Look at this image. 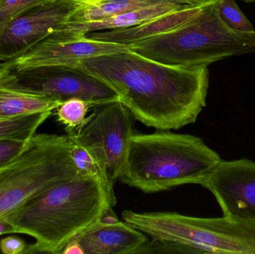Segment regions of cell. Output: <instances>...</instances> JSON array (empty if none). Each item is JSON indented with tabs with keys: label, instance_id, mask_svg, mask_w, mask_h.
<instances>
[{
	"label": "cell",
	"instance_id": "obj_1",
	"mask_svg": "<svg viewBox=\"0 0 255 254\" xmlns=\"http://www.w3.org/2000/svg\"><path fill=\"white\" fill-rule=\"evenodd\" d=\"M79 66L110 86L134 119L157 131L194 123L206 106L208 67H171L130 50L88 58Z\"/></svg>",
	"mask_w": 255,
	"mask_h": 254
},
{
	"label": "cell",
	"instance_id": "obj_2",
	"mask_svg": "<svg viewBox=\"0 0 255 254\" xmlns=\"http://www.w3.org/2000/svg\"><path fill=\"white\" fill-rule=\"evenodd\" d=\"M109 205L98 180L78 174L28 200L1 220L9 222L16 234L35 240L25 254H59L70 240L98 222Z\"/></svg>",
	"mask_w": 255,
	"mask_h": 254
},
{
	"label": "cell",
	"instance_id": "obj_3",
	"mask_svg": "<svg viewBox=\"0 0 255 254\" xmlns=\"http://www.w3.org/2000/svg\"><path fill=\"white\" fill-rule=\"evenodd\" d=\"M202 139L190 134L161 131L134 134L118 180L144 193L199 184L221 161Z\"/></svg>",
	"mask_w": 255,
	"mask_h": 254
},
{
	"label": "cell",
	"instance_id": "obj_4",
	"mask_svg": "<svg viewBox=\"0 0 255 254\" xmlns=\"http://www.w3.org/2000/svg\"><path fill=\"white\" fill-rule=\"evenodd\" d=\"M129 50L160 64L181 68L208 67L255 51V30L235 31L221 20L217 0L184 25L128 45Z\"/></svg>",
	"mask_w": 255,
	"mask_h": 254
},
{
	"label": "cell",
	"instance_id": "obj_5",
	"mask_svg": "<svg viewBox=\"0 0 255 254\" xmlns=\"http://www.w3.org/2000/svg\"><path fill=\"white\" fill-rule=\"evenodd\" d=\"M122 218L151 240L178 245L185 254H255V224L173 212L127 210Z\"/></svg>",
	"mask_w": 255,
	"mask_h": 254
},
{
	"label": "cell",
	"instance_id": "obj_6",
	"mask_svg": "<svg viewBox=\"0 0 255 254\" xmlns=\"http://www.w3.org/2000/svg\"><path fill=\"white\" fill-rule=\"evenodd\" d=\"M68 135L35 134L13 161L0 167V220L42 192L79 174Z\"/></svg>",
	"mask_w": 255,
	"mask_h": 254
},
{
	"label": "cell",
	"instance_id": "obj_7",
	"mask_svg": "<svg viewBox=\"0 0 255 254\" xmlns=\"http://www.w3.org/2000/svg\"><path fill=\"white\" fill-rule=\"evenodd\" d=\"M0 85L61 103L71 98H80L93 107L120 101L119 95L110 86L80 66L4 68L0 73Z\"/></svg>",
	"mask_w": 255,
	"mask_h": 254
},
{
	"label": "cell",
	"instance_id": "obj_8",
	"mask_svg": "<svg viewBox=\"0 0 255 254\" xmlns=\"http://www.w3.org/2000/svg\"><path fill=\"white\" fill-rule=\"evenodd\" d=\"M82 127L67 135L92 148L103 160L111 184L115 187L130 138L134 134L133 116L121 101L93 107Z\"/></svg>",
	"mask_w": 255,
	"mask_h": 254
},
{
	"label": "cell",
	"instance_id": "obj_9",
	"mask_svg": "<svg viewBox=\"0 0 255 254\" xmlns=\"http://www.w3.org/2000/svg\"><path fill=\"white\" fill-rule=\"evenodd\" d=\"M83 1L46 0L13 18L0 33V62L18 58L59 30Z\"/></svg>",
	"mask_w": 255,
	"mask_h": 254
},
{
	"label": "cell",
	"instance_id": "obj_10",
	"mask_svg": "<svg viewBox=\"0 0 255 254\" xmlns=\"http://www.w3.org/2000/svg\"><path fill=\"white\" fill-rule=\"evenodd\" d=\"M199 185L214 195L223 216L255 224V163L220 161Z\"/></svg>",
	"mask_w": 255,
	"mask_h": 254
},
{
	"label": "cell",
	"instance_id": "obj_11",
	"mask_svg": "<svg viewBox=\"0 0 255 254\" xmlns=\"http://www.w3.org/2000/svg\"><path fill=\"white\" fill-rule=\"evenodd\" d=\"M128 51L127 45L90 40L84 36L45 38L23 55L2 64L5 69L40 65L79 66L88 58Z\"/></svg>",
	"mask_w": 255,
	"mask_h": 254
},
{
	"label": "cell",
	"instance_id": "obj_12",
	"mask_svg": "<svg viewBox=\"0 0 255 254\" xmlns=\"http://www.w3.org/2000/svg\"><path fill=\"white\" fill-rule=\"evenodd\" d=\"M73 240L84 254H139L149 241L145 234L124 221L114 224L97 222Z\"/></svg>",
	"mask_w": 255,
	"mask_h": 254
},
{
	"label": "cell",
	"instance_id": "obj_13",
	"mask_svg": "<svg viewBox=\"0 0 255 254\" xmlns=\"http://www.w3.org/2000/svg\"><path fill=\"white\" fill-rule=\"evenodd\" d=\"M205 5L196 6L177 10L134 26L91 31L85 34L84 37L90 40H100L128 46L148 37L171 31L184 25L196 16Z\"/></svg>",
	"mask_w": 255,
	"mask_h": 254
},
{
	"label": "cell",
	"instance_id": "obj_14",
	"mask_svg": "<svg viewBox=\"0 0 255 254\" xmlns=\"http://www.w3.org/2000/svg\"><path fill=\"white\" fill-rule=\"evenodd\" d=\"M217 0H93L85 1L73 12L68 22H85L101 20L114 15L135 9L163 4L181 6H202Z\"/></svg>",
	"mask_w": 255,
	"mask_h": 254
},
{
	"label": "cell",
	"instance_id": "obj_15",
	"mask_svg": "<svg viewBox=\"0 0 255 254\" xmlns=\"http://www.w3.org/2000/svg\"><path fill=\"white\" fill-rule=\"evenodd\" d=\"M70 139L73 143L70 149V157L78 173L98 180L107 195L109 204L115 207L117 204L115 187L111 184L104 161L97 152L88 145Z\"/></svg>",
	"mask_w": 255,
	"mask_h": 254
},
{
	"label": "cell",
	"instance_id": "obj_16",
	"mask_svg": "<svg viewBox=\"0 0 255 254\" xmlns=\"http://www.w3.org/2000/svg\"><path fill=\"white\" fill-rule=\"evenodd\" d=\"M61 102L41 95L10 89L0 85V118L53 111Z\"/></svg>",
	"mask_w": 255,
	"mask_h": 254
},
{
	"label": "cell",
	"instance_id": "obj_17",
	"mask_svg": "<svg viewBox=\"0 0 255 254\" xmlns=\"http://www.w3.org/2000/svg\"><path fill=\"white\" fill-rule=\"evenodd\" d=\"M52 111L38 112L0 118V141L26 144Z\"/></svg>",
	"mask_w": 255,
	"mask_h": 254
},
{
	"label": "cell",
	"instance_id": "obj_18",
	"mask_svg": "<svg viewBox=\"0 0 255 254\" xmlns=\"http://www.w3.org/2000/svg\"><path fill=\"white\" fill-rule=\"evenodd\" d=\"M91 107L92 106L88 101L80 98H71L61 103L57 108V119L64 125L67 133L73 132L85 123Z\"/></svg>",
	"mask_w": 255,
	"mask_h": 254
},
{
	"label": "cell",
	"instance_id": "obj_19",
	"mask_svg": "<svg viewBox=\"0 0 255 254\" xmlns=\"http://www.w3.org/2000/svg\"><path fill=\"white\" fill-rule=\"evenodd\" d=\"M217 10L220 19L230 29L242 32L255 31L235 0H217Z\"/></svg>",
	"mask_w": 255,
	"mask_h": 254
},
{
	"label": "cell",
	"instance_id": "obj_20",
	"mask_svg": "<svg viewBox=\"0 0 255 254\" xmlns=\"http://www.w3.org/2000/svg\"><path fill=\"white\" fill-rule=\"evenodd\" d=\"M46 0H0V33L21 12Z\"/></svg>",
	"mask_w": 255,
	"mask_h": 254
},
{
	"label": "cell",
	"instance_id": "obj_21",
	"mask_svg": "<svg viewBox=\"0 0 255 254\" xmlns=\"http://www.w3.org/2000/svg\"><path fill=\"white\" fill-rule=\"evenodd\" d=\"M25 146L24 143L17 142L0 141V167L16 158Z\"/></svg>",
	"mask_w": 255,
	"mask_h": 254
},
{
	"label": "cell",
	"instance_id": "obj_22",
	"mask_svg": "<svg viewBox=\"0 0 255 254\" xmlns=\"http://www.w3.org/2000/svg\"><path fill=\"white\" fill-rule=\"evenodd\" d=\"M27 245L21 239L8 237L0 241V252L4 254H25Z\"/></svg>",
	"mask_w": 255,
	"mask_h": 254
},
{
	"label": "cell",
	"instance_id": "obj_23",
	"mask_svg": "<svg viewBox=\"0 0 255 254\" xmlns=\"http://www.w3.org/2000/svg\"><path fill=\"white\" fill-rule=\"evenodd\" d=\"M118 216L113 210V207L109 205L102 213L99 222L103 224H114L119 222Z\"/></svg>",
	"mask_w": 255,
	"mask_h": 254
},
{
	"label": "cell",
	"instance_id": "obj_24",
	"mask_svg": "<svg viewBox=\"0 0 255 254\" xmlns=\"http://www.w3.org/2000/svg\"><path fill=\"white\" fill-rule=\"evenodd\" d=\"M8 234H16L14 228L7 221L0 220V236Z\"/></svg>",
	"mask_w": 255,
	"mask_h": 254
},
{
	"label": "cell",
	"instance_id": "obj_25",
	"mask_svg": "<svg viewBox=\"0 0 255 254\" xmlns=\"http://www.w3.org/2000/svg\"><path fill=\"white\" fill-rule=\"evenodd\" d=\"M4 70V66H3L2 63L0 62V73L2 72Z\"/></svg>",
	"mask_w": 255,
	"mask_h": 254
},
{
	"label": "cell",
	"instance_id": "obj_26",
	"mask_svg": "<svg viewBox=\"0 0 255 254\" xmlns=\"http://www.w3.org/2000/svg\"><path fill=\"white\" fill-rule=\"evenodd\" d=\"M79 1H83V2H85V1H93V0H79Z\"/></svg>",
	"mask_w": 255,
	"mask_h": 254
},
{
	"label": "cell",
	"instance_id": "obj_27",
	"mask_svg": "<svg viewBox=\"0 0 255 254\" xmlns=\"http://www.w3.org/2000/svg\"><path fill=\"white\" fill-rule=\"evenodd\" d=\"M247 1H255V0H246Z\"/></svg>",
	"mask_w": 255,
	"mask_h": 254
}]
</instances>
